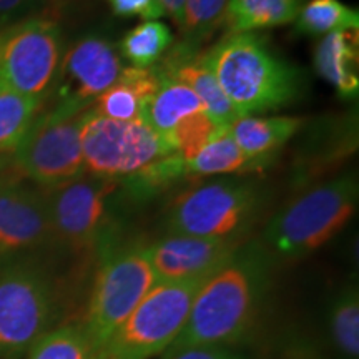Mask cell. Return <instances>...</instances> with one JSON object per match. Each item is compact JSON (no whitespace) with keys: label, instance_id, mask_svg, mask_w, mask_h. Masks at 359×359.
<instances>
[{"label":"cell","instance_id":"ffe728a7","mask_svg":"<svg viewBox=\"0 0 359 359\" xmlns=\"http://www.w3.org/2000/svg\"><path fill=\"white\" fill-rule=\"evenodd\" d=\"M187 177V163L177 154L161 156L138 172L120 178L118 195L133 203H145L168 193ZM191 182V180H188Z\"/></svg>","mask_w":359,"mask_h":359},{"label":"cell","instance_id":"9c48e42d","mask_svg":"<svg viewBox=\"0 0 359 359\" xmlns=\"http://www.w3.org/2000/svg\"><path fill=\"white\" fill-rule=\"evenodd\" d=\"M120 178L83 173L47 191L52 240L72 251H88L110 243L114 198Z\"/></svg>","mask_w":359,"mask_h":359},{"label":"cell","instance_id":"5bb4252c","mask_svg":"<svg viewBox=\"0 0 359 359\" xmlns=\"http://www.w3.org/2000/svg\"><path fill=\"white\" fill-rule=\"evenodd\" d=\"M47 191L20 182L0 185V259L50 243Z\"/></svg>","mask_w":359,"mask_h":359},{"label":"cell","instance_id":"44dd1931","mask_svg":"<svg viewBox=\"0 0 359 359\" xmlns=\"http://www.w3.org/2000/svg\"><path fill=\"white\" fill-rule=\"evenodd\" d=\"M327 331L333 346L341 356H359V291L356 285H348L336 294L327 313Z\"/></svg>","mask_w":359,"mask_h":359},{"label":"cell","instance_id":"f1b7e54d","mask_svg":"<svg viewBox=\"0 0 359 359\" xmlns=\"http://www.w3.org/2000/svg\"><path fill=\"white\" fill-rule=\"evenodd\" d=\"M107 2L111 12L118 17H140L150 22L158 20L165 15L158 0H107Z\"/></svg>","mask_w":359,"mask_h":359},{"label":"cell","instance_id":"3957f363","mask_svg":"<svg viewBox=\"0 0 359 359\" xmlns=\"http://www.w3.org/2000/svg\"><path fill=\"white\" fill-rule=\"evenodd\" d=\"M354 172L316 183L269 218L258 246L269 262H298L331 241L358 210Z\"/></svg>","mask_w":359,"mask_h":359},{"label":"cell","instance_id":"83f0119b","mask_svg":"<svg viewBox=\"0 0 359 359\" xmlns=\"http://www.w3.org/2000/svg\"><path fill=\"white\" fill-rule=\"evenodd\" d=\"M143 105L145 100L132 87L116 80L109 90L95 98L92 103V111L116 122H133L142 118Z\"/></svg>","mask_w":359,"mask_h":359},{"label":"cell","instance_id":"4fadbf2b","mask_svg":"<svg viewBox=\"0 0 359 359\" xmlns=\"http://www.w3.org/2000/svg\"><path fill=\"white\" fill-rule=\"evenodd\" d=\"M243 243L165 233L147 245L156 281H205Z\"/></svg>","mask_w":359,"mask_h":359},{"label":"cell","instance_id":"f546056e","mask_svg":"<svg viewBox=\"0 0 359 359\" xmlns=\"http://www.w3.org/2000/svg\"><path fill=\"white\" fill-rule=\"evenodd\" d=\"M43 0H0V29L34 19Z\"/></svg>","mask_w":359,"mask_h":359},{"label":"cell","instance_id":"d6a6232c","mask_svg":"<svg viewBox=\"0 0 359 359\" xmlns=\"http://www.w3.org/2000/svg\"><path fill=\"white\" fill-rule=\"evenodd\" d=\"M11 182H17V180H11V178H6V177H0V185H6V183H11Z\"/></svg>","mask_w":359,"mask_h":359},{"label":"cell","instance_id":"7402d4cb","mask_svg":"<svg viewBox=\"0 0 359 359\" xmlns=\"http://www.w3.org/2000/svg\"><path fill=\"white\" fill-rule=\"evenodd\" d=\"M349 29H359V12L341 0H308L294 19V30L304 37Z\"/></svg>","mask_w":359,"mask_h":359},{"label":"cell","instance_id":"ba28073f","mask_svg":"<svg viewBox=\"0 0 359 359\" xmlns=\"http://www.w3.org/2000/svg\"><path fill=\"white\" fill-rule=\"evenodd\" d=\"M92 109V107H90ZM90 109L53 105L39 114L13 154V167L40 188H53L85 173L80 133Z\"/></svg>","mask_w":359,"mask_h":359},{"label":"cell","instance_id":"7a4b0ae2","mask_svg":"<svg viewBox=\"0 0 359 359\" xmlns=\"http://www.w3.org/2000/svg\"><path fill=\"white\" fill-rule=\"evenodd\" d=\"M198 58L241 116L285 109L306 87L304 72L278 55L257 32L224 34Z\"/></svg>","mask_w":359,"mask_h":359},{"label":"cell","instance_id":"2e32d148","mask_svg":"<svg viewBox=\"0 0 359 359\" xmlns=\"http://www.w3.org/2000/svg\"><path fill=\"white\" fill-rule=\"evenodd\" d=\"M304 120L298 116H238L228 130L240 150L251 160L271 161L273 155L286 145L299 130Z\"/></svg>","mask_w":359,"mask_h":359},{"label":"cell","instance_id":"9a60e30c","mask_svg":"<svg viewBox=\"0 0 359 359\" xmlns=\"http://www.w3.org/2000/svg\"><path fill=\"white\" fill-rule=\"evenodd\" d=\"M314 69L344 100L359 93V35L356 29L327 34L314 48Z\"/></svg>","mask_w":359,"mask_h":359},{"label":"cell","instance_id":"4316f807","mask_svg":"<svg viewBox=\"0 0 359 359\" xmlns=\"http://www.w3.org/2000/svg\"><path fill=\"white\" fill-rule=\"evenodd\" d=\"M217 128L218 127L206 114V110L185 116L183 120H180L173 132L170 133L175 154L185 163L193 160L213 137Z\"/></svg>","mask_w":359,"mask_h":359},{"label":"cell","instance_id":"603a6c76","mask_svg":"<svg viewBox=\"0 0 359 359\" xmlns=\"http://www.w3.org/2000/svg\"><path fill=\"white\" fill-rule=\"evenodd\" d=\"M173 45L172 30L160 20L143 22L120 40V53L137 69H148L161 60Z\"/></svg>","mask_w":359,"mask_h":359},{"label":"cell","instance_id":"4dcf8cb0","mask_svg":"<svg viewBox=\"0 0 359 359\" xmlns=\"http://www.w3.org/2000/svg\"><path fill=\"white\" fill-rule=\"evenodd\" d=\"M163 359H246L243 354L233 348L223 346H185L168 349Z\"/></svg>","mask_w":359,"mask_h":359},{"label":"cell","instance_id":"8fae6325","mask_svg":"<svg viewBox=\"0 0 359 359\" xmlns=\"http://www.w3.org/2000/svg\"><path fill=\"white\" fill-rule=\"evenodd\" d=\"M62 57L60 29L50 19L34 17L0 29V88L43 100Z\"/></svg>","mask_w":359,"mask_h":359},{"label":"cell","instance_id":"e0dca14e","mask_svg":"<svg viewBox=\"0 0 359 359\" xmlns=\"http://www.w3.org/2000/svg\"><path fill=\"white\" fill-rule=\"evenodd\" d=\"M266 165H269L268 161L248 158L233 140L230 130L217 128L198 155L187 161V177L188 180H198L213 175H245L259 172Z\"/></svg>","mask_w":359,"mask_h":359},{"label":"cell","instance_id":"5b68a950","mask_svg":"<svg viewBox=\"0 0 359 359\" xmlns=\"http://www.w3.org/2000/svg\"><path fill=\"white\" fill-rule=\"evenodd\" d=\"M102 263L93 280L82 325L95 351L156 283L147 245L140 241L115 245L111 240L102 246Z\"/></svg>","mask_w":359,"mask_h":359},{"label":"cell","instance_id":"52a82bcc","mask_svg":"<svg viewBox=\"0 0 359 359\" xmlns=\"http://www.w3.org/2000/svg\"><path fill=\"white\" fill-rule=\"evenodd\" d=\"M52 278L30 262L0 266V359H20L57 316Z\"/></svg>","mask_w":359,"mask_h":359},{"label":"cell","instance_id":"30bf717a","mask_svg":"<svg viewBox=\"0 0 359 359\" xmlns=\"http://www.w3.org/2000/svg\"><path fill=\"white\" fill-rule=\"evenodd\" d=\"M83 167L90 175L123 178L151 161L175 154L170 135L155 132L143 120L116 122L95 115L90 109L82 133Z\"/></svg>","mask_w":359,"mask_h":359},{"label":"cell","instance_id":"6da1fadb","mask_svg":"<svg viewBox=\"0 0 359 359\" xmlns=\"http://www.w3.org/2000/svg\"><path fill=\"white\" fill-rule=\"evenodd\" d=\"M271 266L257 243L241 245L200 286L185 326L168 349L233 348L243 341L258 323L269 290Z\"/></svg>","mask_w":359,"mask_h":359},{"label":"cell","instance_id":"8992f818","mask_svg":"<svg viewBox=\"0 0 359 359\" xmlns=\"http://www.w3.org/2000/svg\"><path fill=\"white\" fill-rule=\"evenodd\" d=\"M205 281H156L138 306L95 351V359H151L182 333Z\"/></svg>","mask_w":359,"mask_h":359},{"label":"cell","instance_id":"cb8c5ba5","mask_svg":"<svg viewBox=\"0 0 359 359\" xmlns=\"http://www.w3.org/2000/svg\"><path fill=\"white\" fill-rule=\"evenodd\" d=\"M42 105V98L0 88V154L15 150L34 125Z\"/></svg>","mask_w":359,"mask_h":359},{"label":"cell","instance_id":"d4e9b609","mask_svg":"<svg viewBox=\"0 0 359 359\" xmlns=\"http://www.w3.org/2000/svg\"><path fill=\"white\" fill-rule=\"evenodd\" d=\"M228 0H185L180 25L182 42L201 50V47L222 29Z\"/></svg>","mask_w":359,"mask_h":359},{"label":"cell","instance_id":"277c9868","mask_svg":"<svg viewBox=\"0 0 359 359\" xmlns=\"http://www.w3.org/2000/svg\"><path fill=\"white\" fill-rule=\"evenodd\" d=\"M264 195L245 177L191 180L170 200L163 226L167 233L243 243L259 219Z\"/></svg>","mask_w":359,"mask_h":359},{"label":"cell","instance_id":"7c38bea8","mask_svg":"<svg viewBox=\"0 0 359 359\" xmlns=\"http://www.w3.org/2000/svg\"><path fill=\"white\" fill-rule=\"evenodd\" d=\"M123 67L115 45L102 35H85L62 57L55 85V105L79 110L92 107L98 95L109 90Z\"/></svg>","mask_w":359,"mask_h":359},{"label":"cell","instance_id":"ac0fdd59","mask_svg":"<svg viewBox=\"0 0 359 359\" xmlns=\"http://www.w3.org/2000/svg\"><path fill=\"white\" fill-rule=\"evenodd\" d=\"M303 0H228L223 27L226 34L273 29L294 22Z\"/></svg>","mask_w":359,"mask_h":359},{"label":"cell","instance_id":"484cf974","mask_svg":"<svg viewBox=\"0 0 359 359\" xmlns=\"http://www.w3.org/2000/svg\"><path fill=\"white\" fill-rule=\"evenodd\" d=\"M27 354V359H95V348L82 326L70 325L47 331Z\"/></svg>","mask_w":359,"mask_h":359},{"label":"cell","instance_id":"1f68e13d","mask_svg":"<svg viewBox=\"0 0 359 359\" xmlns=\"http://www.w3.org/2000/svg\"><path fill=\"white\" fill-rule=\"evenodd\" d=\"M158 2L163 7L165 15H168L180 29L183 19V4H185V0H158Z\"/></svg>","mask_w":359,"mask_h":359},{"label":"cell","instance_id":"d6986e66","mask_svg":"<svg viewBox=\"0 0 359 359\" xmlns=\"http://www.w3.org/2000/svg\"><path fill=\"white\" fill-rule=\"evenodd\" d=\"M203 110L205 105L191 88L175 80H161L155 95L143 105L142 120L168 137L180 120Z\"/></svg>","mask_w":359,"mask_h":359}]
</instances>
